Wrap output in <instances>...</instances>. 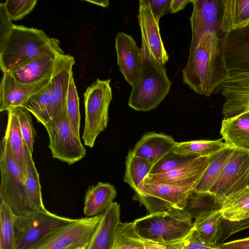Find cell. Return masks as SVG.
<instances>
[{
    "label": "cell",
    "mask_w": 249,
    "mask_h": 249,
    "mask_svg": "<svg viewBox=\"0 0 249 249\" xmlns=\"http://www.w3.org/2000/svg\"><path fill=\"white\" fill-rule=\"evenodd\" d=\"M85 1L103 7H107L109 3L108 0H86Z\"/></svg>",
    "instance_id": "45"
},
{
    "label": "cell",
    "mask_w": 249,
    "mask_h": 249,
    "mask_svg": "<svg viewBox=\"0 0 249 249\" xmlns=\"http://www.w3.org/2000/svg\"><path fill=\"white\" fill-rule=\"evenodd\" d=\"M0 202V249H16L13 227L14 214L3 201Z\"/></svg>",
    "instance_id": "35"
},
{
    "label": "cell",
    "mask_w": 249,
    "mask_h": 249,
    "mask_svg": "<svg viewBox=\"0 0 249 249\" xmlns=\"http://www.w3.org/2000/svg\"><path fill=\"white\" fill-rule=\"evenodd\" d=\"M192 187H183L160 183L145 178L143 194L138 201L150 213L172 208L183 209Z\"/></svg>",
    "instance_id": "12"
},
{
    "label": "cell",
    "mask_w": 249,
    "mask_h": 249,
    "mask_svg": "<svg viewBox=\"0 0 249 249\" xmlns=\"http://www.w3.org/2000/svg\"><path fill=\"white\" fill-rule=\"evenodd\" d=\"M218 249H249V237L224 243Z\"/></svg>",
    "instance_id": "43"
},
{
    "label": "cell",
    "mask_w": 249,
    "mask_h": 249,
    "mask_svg": "<svg viewBox=\"0 0 249 249\" xmlns=\"http://www.w3.org/2000/svg\"><path fill=\"white\" fill-rule=\"evenodd\" d=\"M225 34L207 33L191 43L182 80L197 94L209 97L229 77L223 48Z\"/></svg>",
    "instance_id": "1"
},
{
    "label": "cell",
    "mask_w": 249,
    "mask_h": 249,
    "mask_svg": "<svg viewBox=\"0 0 249 249\" xmlns=\"http://www.w3.org/2000/svg\"><path fill=\"white\" fill-rule=\"evenodd\" d=\"M166 246L167 249H218L200 239L194 228L182 241L167 244Z\"/></svg>",
    "instance_id": "40"
},
{
    "label": "cell",
    "mask_w": 249,
    "mask_h": 249,
    "mask_svg": "<svg viewBox=\"0 0 249 249\" xmlns=\"http://www.w3.org/2000/svg\"><path fill=\"white\" fill-rule=\"evenodd\" d=\"M239 116L246 118L249 120V109L247 111Z\"/></svg>",
    "instance_id": "46"
},
{
    "label": "cell",
    "mask_w": 249,
    "mask_h": 249,
    "mask_svg": "<svg viewBox=\"0 0 249 249\" xmlns=\"http://www.w3.org/2000/svg\"><path fill=\"white\" fill-rule=\"evenodd\" d=\"M63 54L59 41L43 30L14 24L0 49V69L8 72L35 59L56 58Z\"/></svg>",
    "instance_id": "2"
},
{
    "label": "cell",
    "mask_w": 249,
    "mask_h": 249,
    "mask_svg": "<svg viewBox=\"0 0 249 249\" xmlns=\"http://www.w3.org/2000/svg\"><path fill=\"white\" fill-rule=\"evenodd\" d=\"M176 142L170 135L148 132L143 135L132 150L133 154L153 165L174 149Z\"/></svg>",
    "instance_id": "20"
},
{
    "label": "cell",
    "mask_w": 249,
    "mask_h": 249,
    "mask_svg": "<svg viewBox=\"0 0 249 249\" xmlns=\"http://www.w3.org/2000/svg\"><path fill=\"white\" fill-rule=\"evenodd\" d=\"M0 200L8 205L15 216L33 213L26 194L24 177L5 136L0 142Z\"/></svg>",
    "instance_id": "4"
},
{
    "label": "cell",
    "mask_w": 249,
    "mask_h": 249,
    "mask_svg": "<svg viewBox=\"0 0 249 249\" xmlns=\"http://www.w3.org/2000/svg\"><path fill=\"white\" fill-rule=\"evenodd\" d=\"M75 219L57 215L46 209L28 215H14L16 249H32L46 236Z\"/></svg>",
    "instance_id": "7"
},
{
    "label": "cell",
    "mask_w": 249,
    "mask_h": 249,
    "mask_svg": "<svg viewBox=\"0 0 249 249\" xmlns=\"http://www.w3.org/2000/svg\"><path fill=\"white\" fill-rule=\"evenodd\" d=\"M220 204L209 193H198L193 190L187 198L184 210L191 217L196 219L200 214L211 211L220 209Z\"/></svg>",
    "instance_id": "34"
},
{
    "label": "cell",
    "mask_w": 249,
    "mask_h": 249,
    "mask_svg": "<svg viewBox=\"0 0 249 249\" xmlns=\"http://www.w3.org/2000/svg\"><path fill=\"white\" fill-rule=\"evenodd\" d=\"M132 222L140 237L163 245L182 241L194 228L190 214L178 208L150 213Z\"/></svg>",
    "instance_id": "3"
},
{
    "label": "cell",
    "mask_w": 249,
    "mask_h": 249,
    "mask_svg": "<svg viewBox=\"0 0 249 249\" xmlns=\"http://www.w3.org/2000/svg\"><path fill=\"white\" fill-rule=\"evenodd\" d=\"M221 30L224 33L249 23V0H223Z\"/></svg>",
    "instance_id": "28"
},
{
    "label": "cell",
    "mask_w": 249,
    "mask_h": 249,
    "mask_svg": "<svg viewBox=\"0 0 249 249\" xmlns=\"http://www.w3.org/2000/svg\"><path fill=\"white\" fill-rule=\"evenodd\" d=\"M120 206L113 202L103 214L100 224L87 249H112L120 222Z\"/></svg>",
    "instance_id": "21"
},
{
    "label": "cell",
    "mask_w": 249,
    "mask_h": 249,
    "mask_svg": "<svg viewBox=\"0 0 249 249\" xmlns=\"http://www.w3.org/2000/svg\"><path fill=\"white\" fill-rule=\"evenodd\" d=\"M189 2H192V0H171L169 12L176 13L184 9Z\"/></svg>",
    "instance_id": "44"
},
{
    "label": "cell",
    "mask_w": 249,
    "mask_h": 249,
    "mask_svg": "<svg viewBox=\"0 0 249 249\" xmlns=\"http://www.w3.org/2000/svg\"><path fill=\"white\" fill-rule=\"evenodd\" d=\"M195 157H197L182 156L172 151L153 165L149 174H161L171 171Z\"/></svg>",
    "instance_id": "38"
},
{
    "label": "cell",
    "mask_w": 249,
    "mask_h": 249,
    "mask_svg": "<svg viewBox=\"0 0 249 249\" xmlns=\"http://www.w3.org/2000/svg\"><path fill=\"white\" fill-rule=\"evenodd\" d=\"M21 107L29 110L41 124L52 118L53 111L50 81L40 90L30 97Z\"/></svg>",
    "instance_id": "33"
},
{
    "label": "cell",
    "mask_w": 249,
    "mask_h": 249,
    "mask_svg": "<svg viewBox=\"0 0 249 249\" xmlns=\"http://www.w3.org/2000/svg\"><path fill=\"white\" fill-rule=\"evenodd\" d=\"M209 164V157H197L171 171L147 177L154 181L194 188Z\"/></svg>",
    "instance_id": "19"
},
{
    "label": "cell",
    "mask_w": 249,
    "mask_h": 249,
    "mask_svg": "<svg viewBox=\"0 0 249 249\" xmlns=\"http://www.w3.org/2000/svg\"><path fill=\"white\" fill-rule=\"evenodd\" d=\"M222 215L231 221L249 218V186L225 199L221 204Z\"/></svg>",
    "instance_id": "31"
},
{
    "label": "cell",
    "mask_w": 249,
    "mask_h": 249,
    "mask_svg": "<svg viewBox=\"0 0 249 249\" xmlns=\"http://www.w3.org/2000/svg\"><path fill=\"white\" fill-rule=\"evenodd\" d=\"M115 47L120 71L133 87L139 77L143 64L141 49L132 36L123 32L117 35Z\"/></svg>",
    "instance_id": "17"
},
{
    "label": "cell",
    "mask_w": 249,
    "mask_h": 249,
    "mask_svg": "<svg viewBox=\"0 0 249 249\" xmlns=\"http://www.w3.org/2000/svg\"><path fill=\"white\" fill-rule=\"evenodd\" d=\"M27 175L25 181L26 194L34 212L45 209L41 191L39 174L33 159L32 153L24 143Z\"/></svg>",
    "instance_id": "30"
},
{
    "label": "cell",
    "mask_w": 249,
    "mask_h": 249,
    "mask_svg": "<svg viewBox=\"0 0 249 249\" xmlns=\"http://www.w3.org/2000/svg\"><path fill=\"white\" fill-rule=\"evenodd\" d=\"M14 24L12 22L4 3H0V49L4 45Z\"/></svg>",
    "instance_id": "41"
},
{
    "label": "cell",
    "mask_w": 249,
    "mask_h": 249,
    "mask_svg": "<svg viewBox=\"0 0 249 249\" xmlns=\"http://www.w3.org/2000/svg\"><path fill=\"white\" fill-rule=\"evenodd\" d=\"M102 215L75 219L72 223L46 236L32 249H87Z\"/></svg>",
    "instance_id": "9"
},
{
    "label": "cell",
    "mask_w": 249,
    "mask_h": 249,
    "mask_svg": "<svg viewBox=\"0 0 249 249\" xmlns=\"http://www.w3.org/2000/svg\"><path fill=\"white\" fill-rule=\"evenodd\" d=\"M166 245L140 237L135 231L132 222L123 223L120 221L112 249H167Z\"/></svg>",
    "instance_id": "27"
},
{
    "label": "cell",
    "mask_w": 249,
    "mask_h": 249,
    "mask_svg": "<svg viewBox=\"0 0 249 249\" xmlns=\"http://www.w3.org/2000/svg\"><path fill=\"white\" fill-rule=\"evenodd\" d=\"M111 79H97L84 94L85 125L82 135L84 144L90 148L98 136L107 127L108 109L112 99Z\"/></svg>",
    "instance_id": "6"
},
{
    "label": "cell",
    "mask_w": 249,
    "mask_h": 249,
    "mask_svg": "<svg viewBox=\"0 0 249 249\" xmlns=\"http://www.w3.org/2000/svg\"><path fill=\"white\" fill-rule=\"evenodd\" d=\"M171 85L164 65L144 61L139 77L132 87L128 105L137 111L154 109L168 93Z\"/></svg>",
    "instance_id": "5"
},
{
    "label": "cell",
    "mask_w": 249,
    "mask_h": 249,
    "mask_svg": "<svg viewBox=\"0 0 249 249\" xmlns=\"http://www.w3.org/2000/svg\"><path fill=\"white\" fill-rule=\"evenodd\" d=\"M13 108L14 109L18 117L24 143L30 151L33 153L36 132L34 127L31 113L21 106Z\"/></svg>",
    "instance_id": "37"
},
{
    "label": "cell",
    "mask_w": 249,
    "mask_h": 249,
    "mask_svg": "<svg viewBox=\"0 0 249 249\" xmlns=\"http://www.w3.org/2000/svg\"><path fill=\"white\" fill-rule=\"evenodd\" d=\"M153 165L130 150L126 157L124 181L134 190V199L138 201L143 194L144 182Z\"/></svg>",
    "instance_id": "25"
},
{
    "label": "cell",
    "mask_w": 249,
    "mask_h": 249,
    "mask_svg": "<svg viewBox=\"0 0 249 249\" xmlns=\"http://www.w3.org/2000/svg\"><path fill=\"white\" fill-rule=\"evenodd\" d=\"M193 9L190 22L191 43L207 33L225 35L221 30L223 15V0H192Z\"/></svg>",
    "instance_id": "14"
},
{
    "label": "cell",
    "mask_w": 249,
    "mask_h": 249,
    "mask_svg": "<svg viewBox=\"0 0 249 249\" xmlns=\"http://www.w3.org/2000/svg\"><path fill=\"white\" fill-rule=\"evenodd\" d=\"M223 48L230 72H249V23L226 33Z\"/></svg>",
    "instance_id": "16"
},
{
    "label": "cell",
    "mask_w": 249,
    "mask_h": 249,
    "mask_svg": "<svg viewBox=\"0 0 249 249\" xmlns=\"http://www.w3.org/2000/svg\"><path fill=\"white\" fill-rule=\"evenodd\" d=\"M222 140L176 142L173 151L184 156L209 157L229 146Z\"/></svg>",
    "instance_id": "32"
},
{
    "label": "cell",
    "mask_w": 249,
    "mask_h": 249,
    "mask_svg": "<svg viewBox=\"0 0 249 249\" xmlns=\"http://www.w3.org/2000/svg\"><path fill=\"white\" fill-rule=\"evenodd\" d=\"M67 112L74 132L78 136L80 137L81 117L79 101L72 72L71 75L68 88Z\"/></svg>",
    "instance_id": "36"
},
{
    "label": "cell",
    "mask_w": 249,
    "mask_h": 249,
    "mask_svg": "<svg viewBox=\"0 0 249 249\" xmlns=\"http://www.w3.org/2000/svg\"><path fill=\"white\" fill-rule=\"evenodd\" d=\"M52 75L38 82L23 84L9 72H4L0 85V111L21 106L30 97L45 87Z\"/></svg>",
    "instance_id": "18"
},
{
    "label": "cell",
    "mask_w": 249,
    "mask_h": 249,
    "mask_svg": "<svg viewBox=\"0 0 249 249\" xmlns=\"http://www.w3.org/2000/svg\"><path fill=\"white\" fill-rule=\"evenodd\" d=\"M8 120L5 136L10 143L14 157L24 177L26 178V162L23 141L18 117L14 109L7 111Z\"/></svg>",
    "instance_id": "29"
},
{
    "label": "cell",
    "mask_w": 249,
    "mask_h": 249,
    "mask_svg": "<svg viewBox=\"0 0 249 249\" xmlns=\"http://www.w3.org/2000/svg\"><path fill=\"white\" fill-rule=\"evenodd\" d=\"M220 133L228 145L249 152V120L237 116L224 118Z\"/></svg>",
    "instance_id": "24"
},
{
    "label": "cell",
    "mask_w": 249,
    "mask_h": 249,
    "mask_svg": "<svg viewBox=\"0 0 249 249\" xmlns=\"http://www.w3.org/2000/svg\"><path fill=\"white\" fill-rule=\"evenodd\" d=\"M235 148L228 146L209 157V164L193 191L209 193L231 159Z\"/></svg>",
    "instance_id": "26"
},
{
    "label": "cell",
    "mask_w": 249,
    "mask_h": 249,
    "mask_svg": "<svg viewBox=\"0 0 249 249\" xmlns=\"http://www.w3.org/2000/svg\"><path fill=\"white\" fill-rule=\"evenodd\" d=\"M117 196L115 187L109 183L99 182L89 186L85 196L84 214L89 217L103 214Z\"/></svg>",
    "instance_id": "22"
},
{
    "label": "cell",
    "mask_w": 249,
    "mask_h": 249,
    "mask_svg": "<svg viewBox=\"0 0 249 249\" xmlns=\"http://www.w3.org/2000/svg\"><path fill=\"white\" fill-rule=\"evenodd\" d=\"M249 228V218L234 221L225 218L220 209L204 213L195 219L194 229L200 239L218 248L232 234Z\"/></svg>",
    "instance_id": "13"
},
{
    "label": "cell",
    "mask_w": 249,
    "mask_h": 249,
    "mask_svg": "<svg viewBox=\"0 0 249 249\" xmlns=\"http://www.w3.org/2000/svg\"><path fill=\"white\" fill-rule=\"evenodd\" d=\"M42 124L48 132L49 147L53 158L71 165L86 156V150L80 137L74 132L67 111L52 117Z\"/></svg>",
    "instance_id": "8"
},
{
    "label": "cell",
    "mask_w": 249,
    "mask_h": 249,
    "mask_svg": "<svg viewBox=\"0 0 249 249\" xmlns=\"http://www.w3.org/2000/svg\"><path fill=\"white\" fill-rule=\"evenodd\" d=\"M137 16L141 33L143 61L164 65L169 59L160 33L159 21L152 11L147 0L139 1Z\"/></svg>",
    "instance_id": "11"
},
{
    "label": "cell",
    "mask_w": 249,
    "mask_h": 249,
    "mask_svg": "<svg viewBox=\"0 0 249 249\" xmlns=\"http://www.w3.org/2000/svg\"><path fill=\"white\" fill-rule=\"evenodd\" d=\"M219 89L225 99L224 118L239 116L249 109V72H230Z\"/></svg>",
    "instance_id": "15"
},
{
    "label": "cell",
    "mask_w": 249,
    "mask_h": 249,
    "mask_svg": "<svg viewBox=\"0 0 249 249\" xmlns=\"http://www.w3.org/2000/svg\"><path fill=\"white\" fill-rule=\"evenodd\" d=\"M247 186H249V179H248V182H247Z\"/></svg>",
    "instance_id": "47"
},
{
    "label": "cell",
    "mask_w": 249,
    "mask_h": 249,
    "mask_svg": "<svg viewBox=\"0 0 249 249\" xmlns=\"http://www.w3.org/2000/svg\"><path fill=\"white\" fill-rule=\"evenodd\" d=\"M36 2V0H7L4 3L10 18L16 21L31 12Z\"/></svg>",
    "instance_id": "39"
},
{
    "label": "cell",
    "mask_w": 249,
    "mask_h": 249,
    "mask_svg": "<svg viewBox=\"0 0 249 249\" xmlns=\"http://www.w3.org/2000/svg\"><path fill=\"white\" fill-rule=\"evenodd\" d=\"M56 58L35 59L8 72L17 81L21 83L38 82L53 75Z\"/></svg>",
    "instance_id": "23"
},
{
    "label": "cell",
    "mask_w": 249,
    "mask_h": 249,
    "mask_svg": "<svg viewBox=\"0 0 249 249\" xmlns=\"http://www.w3.org/2000/svg\"><path fill=\"white\" fill-rule=\"evenodd\" d=\"M147 1L153 13L159 18H160L170 10L171 0H147Z\"/></svg>",
    "instance_id": "42"
},
{
    "label": "cell",
    "mask_w": 249,
    "mask_h": 249,
    "mask_svg": "<svg viewBox=\"0 0 249 249\" xmlns=\"http://www.w3.org/2000/svg\"><path fill=\"white\" fill-rule=\"evenodd\" d=\"M249 152L234 150L231 159L209 191L220 203L247 186Z\"/></svg>",
    "instance_id": "10"
}]
</instances>
